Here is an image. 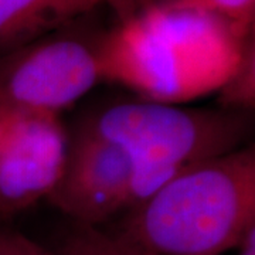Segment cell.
Instances as JSON below:
<instances>
[{
	"label": "cell",
	"mask_w": 255,
	"mask_h": 255,
	"mask_svg": "<svg viewBox=\"0 0 255 255\" xmlns=\"http://www.w3.org/2000/svg\"><path fill=\"white\" fill-rule=\"evenodd\" d=\"M78 128L132 156L130 210L183 170L243 147L250 133V117L226 108L125 101L92 114Z\"/></svg>",
	"instance_id": "obj_3"
},
{
	"label": "cell",
	"mask_w": 255,
	"mask_h": 255,
	"mask_svg": "<svg viewBox=\"0 0 255 255\" xmlns=\"http://www.w3.org/2000/svg\"><path fill=\"white\" fill-rule=\"evenodd\" d=\"M159 1H162V0H146L145 6H147V4H155V3H159ZM143 6V7H145Z\"/></svg>",
	"instance_id": "obj_14"
},
{
	"label": "cell",
	"mask_w": 255,
	"mask_h": 255,
	"mask_svg": "<svg viewBox=\"0 0 255 255\" xmlns=\"http://www.w3.org/2000/svg\"><path fill=\"white\" fill-rule=\"evenodd\" d=\"M53 255H153L121 237L114 230L71 223L58 237Z\"/></svg>",
	"instance_id": "obj_8"
},
{
	"label": "cell",
	"mask_w": 255,
	"mask_h": 255,
	"mask_svg": "<svg viewBox=\"0 0 255 255\" xmlns=\"http://www.w3.org/2000/svg\"><path fill=\"white\" fill-rule=\"evenodd\" d=\"M146 0H111V4L115 7L119 18H124L135 13L145 6Z\"/></svg>",
	"instance_id": "obj_12"
},
{
	"label": "cell",
	"mask_w": 255,
	"mask_h": 255,
	"mask_svg": "<svg viewBox=\"0 0 255 255\" xmlns=\"http://www.w3.org/2000/svg\"><path fill=\"white\" fill-rule=\"evenodd\" d=\"M70 137L57 115L0 108V220L50 197L63 174Z\"/></svg>",
	"instance_id": "obj_5"
},
{
	"label": "cell",
	"mask_w": 255,
	"mask_h": 255,
	"mask_svg": "<svg viewBox=\"0 0 255 255\" xmlns=\"http://www.w3.org/2000/svg\"><path fill=\"white\" fill-rule=\"evenodd\" d=\"M236 248L238 255H255V223L247 228Z\"/></svg>",
	"instance_id": "obj_13"
},
{
	"label": "cell",
	"mask_w": 255,
	"mask_h": 255,
	"mask_svg": "<svg viewBox=\"0 0 255 255\" xmlns=\"http://www.w3.org/2000/svg\"><path fill=\"white\" fill-rule=\"evenodd\" d=\"M254 223L255 152L240 147L180 172L114 231L153 255H223Z\"/></svg>",
	"instance_id": "obj_2"
},
{
	"label": "cell",
	"mask_w": 255,
	"mask_h": 255,
	"mask_svg": "<svg viewBox=\"0 0 255 255\" xmlns=\"http://www.w3.org/2000/svg\"><path fill=\"white\" fill-rule=\"evenodd\" d=\"M133 173L135 162L125 149L77 128L48 200L74 224L101 227L129 210Z\"/></svg>",
	"instance_id": "obj_6"
},
{
	"label": "cell",
	"mask_w": 255,
	"mask_h": 255,
	"mask_svg": "<svg viewBox=\"0 0 255 255\" xmlns=\"http://www.w3.org/2000/svg\"><path fill=\"white\" fill-rule=\"evenodd\" d=\"M254 41L247 48L238 70L227 85L219 92L223 108L248 114L255 102V54Z\"/></svg>",
	"instance_id": "obj_10"
},
{
	"label": "cell",
	"mask_w": 255,
	"mask_h": 255,
	"mask_svg": "<svg viewBox=\"0 0 255 255\" xmlns=\"http://www.w3.org/2000/svg\"><path fill=\"white\" fill-rule=\"evenodd\" d=\"M153 6L207 13L227 21L241 37L253 36L255 0H162Z\"/></svg>",
	"instance_id": "obj_9"
},
{
	"label": "cell",
	"mask_w": 255,
	"mask_h": 255,
	"mask_svg": "<svg viewBox=\"0 0 255 255\" xmlns=\"http://www.w3.org/2000/svg\"><path fill=\"white\" fill-rule=\"evenodd\" d=\"M111 0H0V47L23 46L34 37Z\"/></svg>",
	"instance_id": "obj_7"
},
{
	"label": "cell",
	"mask_w": 255,
	"mask_h": 255,
	"mask_svg": "<svg viewBox=\"0 0 255 255\" xmlns=\"http://www.w3.org/2000/svg\"><path fill=\"white\" fill-rule=\"evenodd\" d=\"M102 81L97 44L53 37L17 50L0 70V108L57 115Z\"/></svg>",
	"instance_id": "obj_4"
},
{
	"label": "cell",
	"mask_w": 255,
	"mask_h": 255,
	"mask_svg": "<svg viewBox=\"0 0 255 255\" xmlns=\"http://www.w3.org/2000/svg\"><path fill=\"white\" fill-rule=\"evenodd\" d=\"M251 43L216 16L147 4L121 18L97 43V55L102 81L179 105L221 91Z\"/></svg>",
	"instance_id": "obj_1"
},
{
	"label": "cell",
	"mask_w": 255,
	"mask_h": 255,
	"mask_svg": "<svg viewBox=\"0 0 255 255\" xmlns=\"http://www.w3.org/2000/svg\"><path fill=\"white\" fill-rule=\"evenodd\" d=\"M0 255H53L31 238L0 224Z\"/></svg>",
	"instance_id": "obj_11"
}]
</instances>
